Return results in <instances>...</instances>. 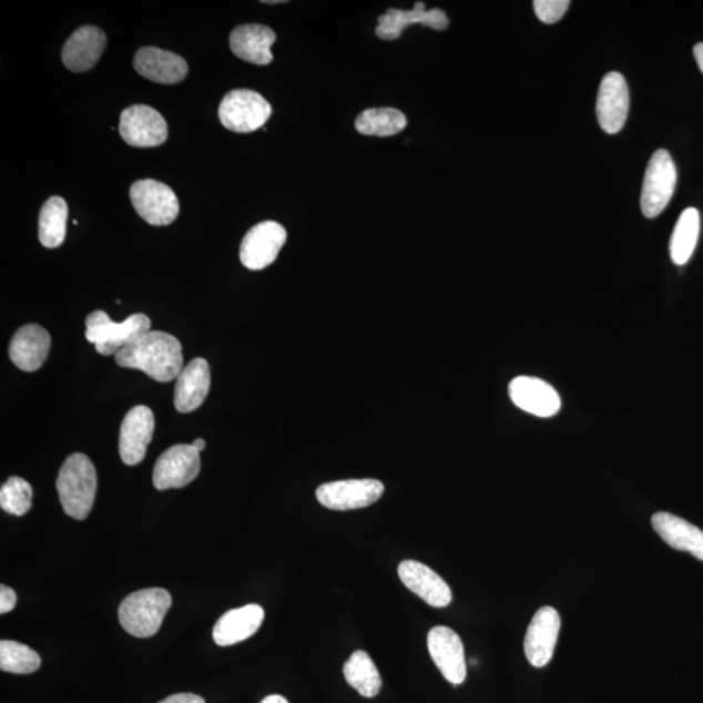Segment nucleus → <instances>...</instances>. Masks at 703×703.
<instances>
[{"mask_svg": "<svg viewBox=\"0 0 703 703\" xmlns=\"http://www.w3.org/2000/svg\"><path fill=\"white\" fill-rule=\"evenodd\" d=\"M119 366L139 369L156 383L169 384L182 373L184 357L181 342L174 335L149 332L115 355Z\"/></svg>", "mask_w": 703, "mask_h": 703, "instance_id": "1", "label": "nucleus"}, {"mask_svg": "<svg viewBox=\"0 0 703 703\" xmlns=\"http://www.w3.org/2000/svg\"><path fill=\"white\" fill-rule=\"evenodd\" d=\"M96 472L84 454H72L65 459L57 480V490L63 510L74 520H85L96 493Z\"/></svg>", "mask_w": 703, "mask_h": 703, "instance_id": "2", "label": "nucleus"}, {"mask_svg": "<svg viewBox=\"0 0 703 703\" xmlns=\"http://www.w3.org/2000/svg\"><path fill=\"white\" fill-rule=\"evenodd\" d=\"M172 604L166 589L149 588L125 598L119 608L123 630L139 639L152 638L161 630Z\"/></svg>", "mask_w": 703, "mask_h": 703, "instance_id": "3", "label": "nucleus"}, {"mask_svg": "<svg viewBox=\"0 0 703 703\" xmlns=\"http://www.w3.org/2000/svg\"><path fill=\"white\" fill-rule=\"evenodd\" d=\"M85 336L94 344L95 350L103 356L116 355L152 332V320L145 314L137 313L126 318L122 324H115L103 310H95L86 317Z\"/></svg>", "mask_w": 703, "mask_h": 703, "instance_id": "4", "label": "nucleus"}, {"mask_svg": "<svg viewBox=\"0 0 703 703\" xmlns=\"http://www.w3.org/2000/svg\"><path fill=\"white\" fill-rule=\"evenodd\" d=\"M218 116L224 129L236 133H251L266 124L272 116V106L257 92L235 89L224 95Z\"/></svg>", "mask_w": 703, "mask_h": 703, "instance_id": "5", "label": "nucleus"}, {"mask_svg": "<svg viewBox=\"0 0 703 703\" xmlns=\"http://www.w3.org/2000/svg\"><path fill=\"white\" fill-rule=\"evenodd\" d=\"M677 172L672 156L664 149L656 151L648 164L641 193V211L655 218L670 204L676 189Z\"/></svg>", "mask_w": 703, "mask_h": 703, "instance_id": "6", "label": "nucleus"}, {"mask_svg": "<svg viewBox=\"0 0 703 703\" xmlns=\"http://www.w3.org/2000/svg\"><path fill=\"white\" fill-rule=\"evenodd\" d=\"M130 197L141 218L152 226H169L181 212L175 192L152 179L134 183Z\"/></svg>", "mask_w": 703, "mask_h": 703, "instance_id": "7", "label": "nucleus"}, {"mask_svg": "<svg viewBox=\"0 0 703 703\" xmlns=\"http://www.w3.org/2000/svg\"><path fill=\"white\" fill-rule=\"evenodd\" d=\"M385 492V485L373 478L344 480L320 485L316 491L318 502L334 511L358 510L369 507Z\"/></svg>", "mask_w": 703, "mask_h": 703, "instance_id": "8", "label": "nucleus"}, {"mask_svg": "<svg viewBox=\"0 0 703 703\" xmlns=\"http://www.w3.org/2000/svg\"><path fill=\"white\" fill-rule=\"evenodd\" d=\"M201 470L200 452L192 445H176L155 462L153 483L156 490L182 489L196 480Z\"/></svg>", "mask_w": 703, "mask_h": 703, "instance_id": "9", "label": "nucleus"}, {"mask_svg": "<svg viewBox=\"0 0 703 703\" xmlns=\"http://www.w3.org/2000/svg\"><path fill=\"white\" fill-rule=\"evenodd\" d=\"M287 242V231L279 223L266 221L252 227L241 245L242 264L249 271H264L274 264L283 245Z\"/></svg>", "mask_w": 703, "mask_h": 703, "instance_id": "10", "label": "nucleus"}, {"mask_svg": "<svg viewBox=\"0 0 703 703\" xmlns=\"http://www.w3.org/2000/svg\"><path fill=\"white\" fill-rule=\"evenodd\" d=\"M119 132L126 144L134 147H155L169 137V126L159 111L145 104L125 109L119 123Z\"/></svg>", "mask_w": 703, "mask_h": 703, "instance_id": "11", "label": "nucleus"}, {"mask_svg": "<svg viewBox=\"0 0 703 703\" xmlns=\"http://www.w3.org/2000/svg\"><path fill=\"white\" fill-rule=\"evenodd\" d=\"M428 649L431 660L448 683L460 685L466 682V652L458 633L448 626H434L428 634Z\"/></svg>", "mask_w": 703, "mask_h": 703, "instance_id": "12", "label": "nucleus"}, {"mask_svg": "<svg viewBox=\"0 0 703 703\" xmlns=\"http://www.w3.org/2000/svg\"><path fill=\"white\" fill-rule=\"evenodd\" d=\"M560 626L562 623L559 613L550 605H544L536 612L523 640V652L533 668L542 669L552 660Z\"/></svg>", "mask_w": 703, "mask_h": 703, "instance_id": "13", "label": "nucleus"}, {"mask_svg": "<svg viewBox=\"0 0 703 703\" xmlns=\"http://www.w3.org/2000/svg\"><path fill=\"white\" fill-rule=\"evenodd\" d=\"M630 111V91L622 73L610 72L601 82L597 99V116L601 129L609 134L623 130Z\"/></svg>", "mask_w": 703, "mask_h": 703, "instance_id": "14", "label": "nucleus"}, {"mask_svg": "<svg viewBox=\"0 0 703 703\" xmlns=\"http://www.w3.org/2000/svg\"><path fill=\"white\" fill-rule=\"evenodd\" d=\"M154 425L153 410L145 406L134 407L125 415L119 436V454L125 466L134 467L145 459Z\"/></svg>", "mask_w": 703, "mask_h": 703, "instance_id": "15", "label": "nucleus"}, {"mask_svg": "<svg viewBox=\"0 0 703 703\" xmlns=\"http://www.w3.org/2000/svg\"><path fill=\"white\" fill-rule=\"evenodd\" d=\"M508 391L516 407L537 417L557 416L562 408V399L556 388L540 378L526 376L514 378Z\"/></svg>", "mask_w": 703, "mask_h": 703, "instance_id": "16", "label": "nucleus"}, {"mask_svg": "<svg viewBox=\"0 0 703 703\" xmlns=\"http://www.w3.org/2000/svg\"><path fill=\"white\" fill-rule=\"evenodd\" d=\"M398 573L404 585L431 608L444 609L451 603L450 587L428 566L416 562V560H404L399 564Z\"/></svg>", "mask_w": 703, "mask_h": 703, "instance_id": "17", "label": "nucleus"}, {"mask_svg": "<svg viewBox=\"0 0 703 703\" xmlns=\"http://www.w3.org/2000/svg\"><path fill=\"white\" fill-rule=\"evenodd\" d=\"M379 26L376 34L380 40L394 41L400 39V35L407 28L415 24H421L434 29V31H446L450 26L445 11L432 9L426 11L424 2H417L412 11H404L390 9L378 18Z\"/></svg>", "mask_w": 703, "mask_h": 703, "instance_id": "18", "label": "nucleus"}, {"mask_svg": "<svg viewBox=\"0 0 703 703\" xmlns=\"http://www.w3.org/2000/svg\"><path fill=\"white\" fill-rule=\"evenodd\" d=\"M133 65L142 78L160 84H177L189 74V64L181 55L159 48L140 49Z\"/></svg>", "mask_w": 703, "mask_h": 703, "instance_id": "19", "label": "nucleus"}, {"mask_svg": "<svg viewBox=\"0 0 703 703\" xmlns=\"http://www.w3.org/2000/svg\"><path fill=\"white\" fill-rule=\"evenodd\" d=\"M106 43L108 37L100 28L93 26L81 27L64 44L62 51L63 63L72 72L92 70L99 63Z\"/></svg>", "mask_w": 703, "mask_h": 703, "instance_id": "20", "label": "nucleus"}, {"mask_svg": "<svg viewBox=\"0 0 703 703\" xmlns=\"http://www.w3.org/2000/svg\"><path fill=\"white\" fill-rule=\"evenodd\" d=\"M211 368L204 358H194L179 374L174 404L177 412L191 414L202 406L211 391Z\"/></svg>", "mask_w": 703, "mask_h": 703, "instance_id": "21", "label": "nucleus"}, {"mask_svg": "<svg viewBox=\"0 0 703 703\" xmlns=\"http://www.w3.org/2000/svg\"><path fill=\"white\" fill-rule=\"evenodd\" d=\"M51 347L48 330L40 325L19 328L10 343L11 361L22 371H37L47 361Z\"/></svg>", "mask_w": 703, "mask_h": 703, "instance_id": "22", "label": "nucleus"}, {"mask_svg": "<svg viewBox=\"0 0 703 703\" xmlns=\"http://www.w3.org/2000/svg\"><path fill=\"white\" fill-rule=\"evenodd\" d=\"M264 619L265 610L258 604L230 610L214 625L213 639L218 646L236 645L251 639L259 630Z\"/></svg>", "mask_w": 703, "mask_h": 703, "instance_id": "23", "label": "nucleus"}, {"mask_svg": "<svg viewBox=\"0 0 703 703\" xmlns=\"http://www.w3.org/2000/svg\"><path fill=\"white\" fill-rule=\"evenodd\" d=\"M276 41L273 29L259 26H241L231 33L232 52L244 62L267 65L273 62L272 47Z\"/></svg>", "mask_w": 703, "mask_h": 703, "instance_id": "24", "label": "nucleus"}, {"mask_svg": "<svg viewBox=\"0 0 703 703\" xmlns=\"http://www.w3.org/2000/svg\"><path fill=\"white\" fill-rule=\"evenodd\" d=\"M652 523L658 536L672 549L691 552L703 560V530L669 512L655 513Z\"/></svg>", "mask_w": 703, "mask_h": 703, "instance_id": "25", "label": "nucleus"}, {"mask_svg": "<svg viewBox=\"0 0 703 703\" xmlns=\"http://www.w3.org/2000/svg\"><path fill=\"white\" fill-rule=\"evenodd\" d=\"M343 673L347 683L365 699L376 697L383 687V679H380L376 663L363 650H357L349 656V660L344 664Z\"/></svg>", "mask_w": 703, "mask_h": 703, "instance_id": "26", "label": "nucleus"}, {"mask_svg": "<svg viewBox=\"0 0 703 703\" xmlns=\"http://www.w3.org/2000/svg\"><path fill=\"white\" fill-rule=\"evenodd\" d=\"M701 228L697 208L690 207L680 215L671 236L670 254L673 264L684 266L690 262L697 245Z\"/></svg>", "mask_w": 703, "mask_h": 703, "instance_id": "27", "label": "nucleus"}, {"mask_svg": "<svg viewBox=\"0 0 703 703\" xmlns=\"http://www.w3.org/2000/svg\"><path fill=\"white\" fill-rule=\"evenodd\" d=\"M69 205L62 197L44 202L40 213L39 237L44 248L55 249L65 241Z\"/></svg>", "mask_w": 703, "mask_h": 703, "instance_id": "28", "label": "nucleus"}, {"mask_svg": "<svg viewBox=\"0 0 703 703\" xmlns=\"http://www.w3.org/2000/svg\"><path fill=\"white\" fill-rule=\"evenodd\" d=\"M356 130L365 136L390 137L407 126V118L393 108L365 110L356 119Z\"/></svg>", "mask_w": 703, "mask_h": 703, "instance_id": "29", "label": "nucleus"}, {"mask_svg": "<svg viewBox=\"0 0 703 703\" xmlns=\"http://www.w3.org/2000/svg\"><path fill=\"white\" fill-rule=\"evenodd\" d=\"M41 668V656L33 649L17 641L0 642V669L17 675H29Z\"/></svg>", "mask_w": 703, "mask_h": 703, "instance_id": "30", "label": "nucleus"}, {"mask_svg": "<svg viewBox=\"0 0 703 703\" xmlns=\"http://www.w3.org/2000/svg\"><path fill=\"white\" fill-rule=\"evenodd\" d=\"M33 489L20 477H11L0 489V507L7 513L24 516L32 508Z\"/></svg>", "mask_w": 703, "mask_h": 703, "instance_id": "31", "label": "nucleus"}, {"mask_svg": "<svg viewBox=\"0 0 703 703\" xmlns=\"http://www.w3.org/2000/svg\"><path fill=\"white\" fill-rule=\"evenodd\" d=\"M570 4L568 0H536L533 2L537 18L544 24H556L564 17Z\"/></svg>", "mask_w": 703, "mask_h": 703, "instance_id": "32", "label": "nucleus"}, {"mask_svg": "<svg viewBox=\"0 0 703 703\" xmlns=\"http://www.w3.org/2000/svg\"><path fill=\"white\" fill-rule=\"evenodd\" d=\"M18 595L10 587H0V613L11 612L17 608Z\"/></svg>", "mask_w": 703, "mask_h": 703, "instance_id": "33", "label": "nucleus"}, {"mask_svg": "<svg viewBox=\"0 0 703 703\" xmlns=\"http://www.w3.org/2000/svg\"><path fill=\"white\" fill-rule=\"evenodd\" d=\"M159 703H206L204 699L193 693L172 694Z\"/></svg>", "mask_w": 703, "mask_h": 703, "instance_id": "34", "label": "nucleus"}, {"mask_svg": "<svg viewBox=\"0 0 703 703\" xmlns=\"http://www.w3.org/2000/svg\"><path fill=\"white\" fill-rule=\"evenodd\" d=\"M694 57H695V61H697L700 70L703 73V42L699 43V44H695V47H694Z\"/></svg>", "mask_w": 703, "mask_h": 703, "instance_id": "35", "label": "nucleus"}, {"mask_svg": "<svg viewBox=\"0 0 703 703\" xmlns=\"http://www.w3.org/2000/svg\"><path fill=\"white\" fill-rule=\"evenodd\" d=\"M261 703H289L283 695L272 694L267 695L266 699L262 700Z\"/></svg>", "mask_w": 703, "mask_h": 703, "instance_id": "36", "label": "nucleus"}, {"mask_svg": "<svg viewBox=\"0 0 703 703\" xmlns=\"http://www.w3.org/2000/svg\"><path fill=\"white\" fill-rule=\"evenodd\" d=\"M192 446H193L194 448H196V450H197L198 452H201V451H204V450H205L206 442H205V440H204V439L198 438V439L194 440V442L192 444Z\"/></svg>", "mask_w": 703, "mask_h": 703, "instance_id": "37", "label": "nucleus"}]
</instances>
